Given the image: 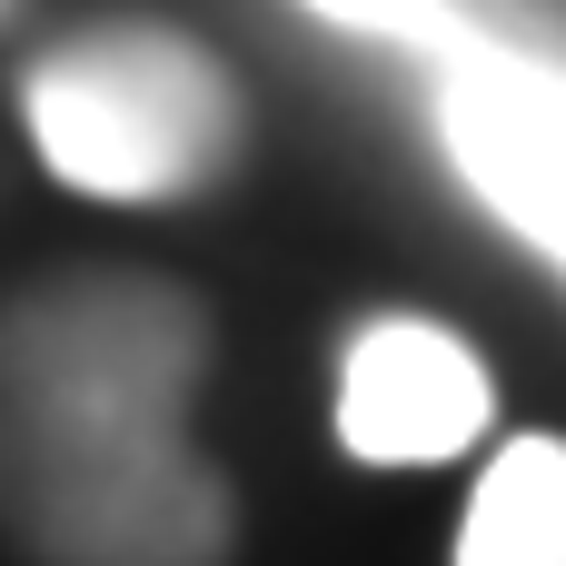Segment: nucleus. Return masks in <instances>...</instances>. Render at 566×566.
Returning a JSON list of instances; mask_svg holds the SVG:
<instances>
[{"instance_id":"f257e3e1","label":"nucleus","mask_w":566,"mask_h":566,"mask_svg":"<svg viewBox=\"0 0 566 566\" xmlns=\"http://www.w3.org/2000/svg\"><path fill=\"white\" fill-rule=\"evenodd\" d=\"M209 328L159 279H70L0 318V497L50 566H219L229 497L179 408Z\"/></svg>"},{"instance_id":"f03ea898","label":"nucleus","mask_w":566,"mask_h":566,"mask_svg":"<svg viewBox=\"0 0 566 566\" xmlns=\"http://www.w3.org/2000/svg\"><path fill=\"white\" fill-rule=\"evenodd\" d=\"M30 129L90 199H179L229 159L239 99L179 30H90L30 70Z\"/></svg>"},{"instance_id":"7ed1b4c3","label":"nucleus","mask_w":566,"mask_h":566,"mask_svg":"<svg viewBox=\"0 0 566 566\" xmlns=\"http://www.w3.org/2000/svg\"><path fill=\"white\" fill-rule=\"evenodd\" d=\"M448 149L497 219H517L547 259H566V70L517 50H458Z\"/></svg>"},{"instance_id":"20e7f679","label":"nucleus","mask_w":566,"mask_h":566,"mask_svg":"<svg viewBox=\"0 0 566 566\" xmlns=\"http://www.w3.org/2000/svg\"><path fill=\"white\" fill-rule=\"evenodd\" d=\"M478 428H488V368L448 328H428V318L358 328L348 378H338V438L358 458L428 468V458H458Z\"/></svg>"},{"instance_id":"39448f33","label":"nucleus","mask_w":566,"mask_h":566,"mask_svg":"<svg viewBox=\"0 0 566 566\" xmlns=\"http://www.w3.org/2000/svg\"><path fill=\"white\" fill-rule=\"evenodd\" d=\"M458 566H566V448L557 438L497 448V468L468 497Z\"/></svg>"},{"instance_id":"423d86ee","label":"nucleus","mask_w":566,"mask_h":566,"mask_svg":"<svg viewBox=\"0 0 566 566\" xmlns=\"http://www.w3.org/2000/svg\"><path fill=\"white\" fill-rule=\"evenodd\" d=\"M318 10L348 30H378V40H438L448 30V0H318Z\"/></svg>"},{"instance_id":"0eeeda50","label":"nucleus","mask_w":566,"mask_h":566,"mask_svg":"<svg viewBox=\"0 0 566 566\" xmlns=\"http://www.w3.org/2000/svg\"><path fill=\"white\" fill-rule=\"evenodd\" d=\"M0 10H10V0H0Z\"/></svg>"}]
</instances>
